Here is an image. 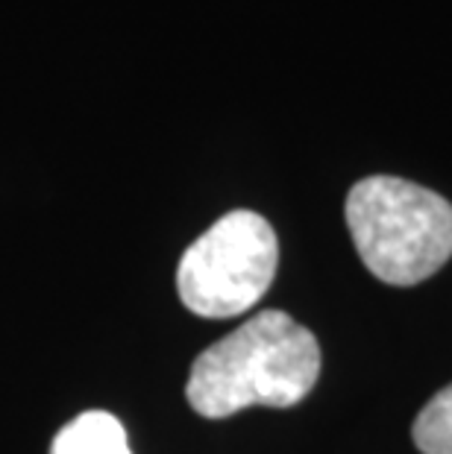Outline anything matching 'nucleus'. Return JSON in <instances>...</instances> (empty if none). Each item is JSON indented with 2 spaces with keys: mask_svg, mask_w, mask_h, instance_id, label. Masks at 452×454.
Segmentation results:
<instances>
[{
  "mask_svg": "<svg viewBox=\"0 0 452 454\" xmlns=\"http://www.w3.org/2000/svg\"><path fill=\"white\" fill-rule=\"evenodd\" d=\"M347 226L364 267L385 285L426 282L452 255V206L400 176H368L347 194Z\"/></svg>",
  "mask_w": 452,
  "mask_h": 454,
  "instance_id": "f03ea898",
  "label": "nucleus"
},
{
  "mask_svg": "<svg viewBox=\"0 0 452 454\" xmlns=\"http://www.w3.org/2000/svg\"><path fill=\"white\" fill-rule=\"evenodd\" d=\"M317 375L321 346L309 328L282 311H262L197 357L186 395L200 417L224 419L253 404L291 408Z\"/></svg>",
  "mask_w": 452,
  "mask_h": 454,
  "instance_id": "f257e3e1",
  "label": "nucleus"
},
{
  "mask_svg": "<svg viewBox=\"0 0 452 454\" xmlns=\"http://www.w3.org/2000/svg\"><path fill=\"white\" fill-rule=\"evenodd\" d=\"M279 264L271 223L256 211H229L179 258L177 291L197 317L226 320L250 311L267 294Z\"/></svg>",
  "mask_w": 452,
  "mask_h": 454,
  "instance_id": "7ed1b4c3",
  "label": "nucleus"
},
{
  "mask_svg": "<svg viewBox=\"0 0 452 454\" xmlns=\"http://www.w3.org/2000/svg\"><path fill=\"white\" fill-rule=\"evenodd\" d=\"M411 434L423 454H452V384L426 402Z\"/></svg>",
  "mask_w": 452,
  "mask_h": 454,
  "instance_id": "39448f33",
  "label": "nucleus"
},
{
  "mask_svg": "<svg viewBox=\"0 0 452 454\" xmlns=\"http://www.w3.org/2000/svg\"><path fill=\"white\" fill-rule=\"evenodd\" d=\"M51 454H132L127 431L118 417L106 411H89L71 419L56 434Z\"/></svg>",
  "mask_w": 452,
  "mask_h": 454,
  "instance_id": "20e7f679",
  "label": "nucleus"
}]
</instances>
